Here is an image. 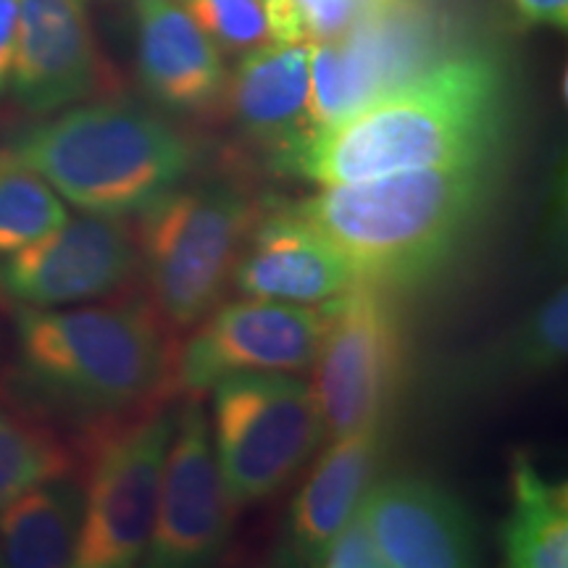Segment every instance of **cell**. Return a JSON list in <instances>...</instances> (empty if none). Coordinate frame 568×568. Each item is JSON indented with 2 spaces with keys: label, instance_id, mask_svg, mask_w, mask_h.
Wrapping results in <instances>:
<instances>
[{
  "label": "cell",
  "instance_id": "cell-4",
  "mask_svg": "<svg viewBox=\"0 0 568 568\" xmlns=\"http://www.w3.org/2000/svg\"><path fill=\"white\" fill-rule=\"evenodd\" d=\"M9 151L74 209L116 219L180 187L197 163L195 145L176 126L116 101L67 105Z\"/></svg>",
  "mask_w": 568,
  "mask_h": 568
},
{
  "label": "cell",
  "instance_id": "cell-9",
  "mask_svg": "<svg viewBox=\"0 0 568 568\" xmlns=\"http://www.w3.org/2000/svg\"><path fill=\"white\" fill-rule=\"evenodd\" d=\"M329 303L295 305L243 297L216 305L176 347L174 389L197 397L232 374H301L314 366Z\"/></svg>",
  "mask_w": 568,
  "mask_h": 568
},
{
  "label": "cell",
  "instance_id": "cell-25",
  "mask_svg": "<svg viewBox=\"0 0 568 568\" xmlns=\"http://www.w3.org/2000/svg\"><path fill=\"white\" fill-rule=\"evenodd\" d=\"M397 0H295L303 42L335 38L355 21Z\"/></svg>",
  "mask_w": 568,
  "mask_h": 568
},
{
  "label": "cell",
  "instance_id": "cell-1",
  "mask_svg": "<svg viewBox=\"0 0 568 568\" xmlns=\"http://www.w3.org/2000/svg\"><path fill=\"white\" fill-rule=\"evenodd\" d=\"M510 119L508 71L495 53L466 51L416 74L274 153L276 169L343 184L410 169L493 161Z\"/></svg>",
  "mask_w": 568,
  "mask_h": 568
},
{
  "label": "cell",
  "instance_id": "cell-22",
  "mask_svg": "<svg viewBox=\"0 0 568 568\" xmlns=\"http://www.w3.org/2000/svg\"><path fill=\"white\" fill-rule=\"evenodd\" d=\"M74 466V453L40 416L0 400V508Z\"/></svg>",
  "mask_w": 568,
  "mask_h": 568
},
{
  "label": "cell",
  "instance_id": "cell-17",
  "mask_svg": "<svg viewBox=\"0 0 568 568\" xmlns=\"http://www.w3.org/2000/svg\"><path fill=\"white\" fill-rule=\"evenodd\" d=\"M138 69L145 90L161 105L182 113H209L224 101L222 51L195 24L180 0H134Z\"/></svg>",
  "mask_w": 568,
  "mask_h": 568
},
{
  "label": "cell",
  "instance_id": "cell-3",
  "mask_svg": "<svg viewBox=\"0 0 568 568\" xmlns=\"http://www.w3.org/2000/svg\"><path fill=\"white\" fill-rule=\"evenodd\" d=\"M17 382L55 414L101 424L174 389L172 326L148 297L80 308H17Z\"/></svg>",
  "mask_w": 568,
  "mask_h": 568
},
{
  "label": "cell",
  "instance_id": "cell-11",
  "mask_svg": "<svg viewBox=\"0 0 568 568\" xmlns=\"http://www.w3.org/2000/svg\"><path fill=\"white\" fill-rule=\"evenodd\" d=\"M432 45V21L414 0L382 6L335 38L311 42L305 134L339 122L379 92L416 74L429 61Z\"/></svg>",
  "mask_w": 568,
  "mask_h": 568
},
{
  "label": "cell",
  "instance_id": "cell-5",
  "mask_svg": "<svg viewBox=\"0 0 568 568\" xmlns=\"http://www.w3.org/2000/svg\"><path fill=\"white\" fill-rule=\"evenodd\" d=\"M258 211L240 184L201 182L180 184L138 213L132 230L145 297L174 332L222 303Z\"/></svg>",
  "mask_w": 568,
  "mask_h": 568
},
{
  "label": "cell",
  "instance_id": "cell-15",
  "mask_svg": "<svg viewBox=\"0 0 568 568\" xmlns=\"http://www.w3.org/2000/svg\"><path fill=\"white\" fill-rule=\"evenodd\" d=\"M358 282L335 245L297 216L293 205L255 216L232 272L240 295L264 301L318 305L339 297Z\"/></svg>",
  "mask_w": 568,
  "mask_h": 568
},
{
  "label": "cell",
  "instance_id": "cell-19",
  "mask_svg": "<svg viewBox=\"0 0 568 568\" xmlns=\"http://www.w3.org/2000/svg\"><path fill=\"white\" fill-rule=\"evenodd\" d=\"M84 489L74 474L21 493L0 508V566L63 568L74 564Z\"/></svg>",
  "mask_w": 568,
  "mask_h": 568
},
{
  "label": "cell",
  "instance_id": "cell-28",
  "mask_svg": "<svg viewBox=\"0 0 568 568\" xmlns=\"http://www.w3.org/2000/svg\"><path fill=\"white\" fill-rule=\"evenodd\" d=\"M19 0H0V98L11 82L13 53H17Z\"/></svg>",
  "mask_w": 568,
  "mask_h": 568
},
{
  "label": "cell",
  "instance_id": "cell-26",
  "mask_svg": "<svg viewBox=\"0 0 568 568\" xmlns=\"http://www.w3.org/2000/svg\"><path fill=\"white\" fill-rule=\"evenodd\" d=\"M314 566H326V568H385L382 564L379 550H376V542L372 537V529H368L364 514H361V506L355 508V514L347 518L335 531V537L324 545V550L318 552Z\"/></svg>",
  "mask_w": 568,
  "mask_h": 568
},
{
  "label": "cell",
  "instance_id": "cell-13",
  "mask_svg": "<svg viewBox=\"0 0 568 568\" xmlns=\"http://www.w3.org/2000/svg\"><path fill=\"white\" fill-rule=\"evenodd\" d=\"M11 82L30 113L61 111L101 88V53L84 0H19Z\"/></svg>",
  "mask_w": 568,
  "mask_h": 568
},
{
  "label": "cell",
  "instance_id": "cell-10",
  "mask_svg": "<svg viewBox=\"0 0 568 568\" xmlns=\"http://www.w3.org/2000/svg\"><path fill=\"white\" fill-rule=\"evenodd\" d=\"M237 510L213 450L209 414L201 400L190 395L174 408L153 539L142 564L155 568L211 564L230 545Z\"/></svg>",
  "mask_w": 568,
  "mask_h": 568
},
{
  "label": "cell",
  "instance_id": "cell-2",
  "mask_svg": "<svg viewBox=\"0 0 568 568\" xmlns=\"http://www.w3.org/2000/svg\"><path fill=\"white\" fill-rule=\"evenodd\" d=\"M495 180V159L410 169L326 184L293 211L343 253L358 282L395 293L456 258L493 203Z\"/></svg>",
  "mask_w": 568,
  "mask_h": 568
},
{
  "label": "cell",
  "instance_id": "cell-20",
  "mask_svg": "<svg viewBox=\"0 0 568 568\" xmlns=\"http://www.w3.org/2000/svg\"><path fill=\"white\" fill-rule=\"evenodd\" d=\"M510 508L500 527L506 566L566 568L568 566V489L552 481L524 453L510 466Z\"/></svg>",
  "mask_w": 568,
  "mask_h": 568
},
{
  "label": "cell",
  "instance_id": "cell-27",
  "mask_svg": "<svg viewBox=\"0 0 568 568\" xmlns=\"http://www.w3.org/2000/svg\"><path fill=\"white\" fill-rule=\"evenodd\" d=\"M508 6L521 21L531 27H550L566 32L568 0H508Z\"/></svg>",
  "mask_w": 568,
  "mask_h": 568
},
{
  "label": "cell",
  "instance_id": "cell-6",
  "mask_svg": "<svg viewBox=\"0 0 568 568\" xmlns=\"http://www.w3.org/2000/svg\"><path fill=\"white\" fill-rule=\"evenodd\" d=\"M174 408L163 403L95 424L88 443L77 568H130L151 548Z\"/></svg>",
  "mask_w": 568,
  "mask_h": 568
},
{
  "label": "cell",
  "instance_id": "cell-7",
  "mask_svg": "<svg viewBox=\"0 0 568 568\" xmlns=\"http://www.w3.org/2000/svg\"><path fill=\"white\" fill-rule=\"evenodd\" d=\"M211 389L213 450L237 508L280 493L324 443L316 395L297 376L232 374Z\"/></svg>",
  "mask_w": 568,
  "mask_h": 568
},
{
  "label": "cell",
  "instance_id": "cell-21",
  "mask_svg": "<svg viewBox=\"0 0 568 568\" xmlns=\"http://www.w3.org/2000/svg\"><path fill=\"white\" fill-rule=\"evenodd\" d=\"M568 353V290L566 284L542 297L479 366L481 379L524 382L556 372Z\"/></svg>",
  "mask_w": 568,
  "mask_h": 568
},
{
  "label": "cell",
  "instance_id": "cell-29",
  "mask_svg": "<svg viewBox=\"0 0 568 568\" xmlns=\"http://www.w3.org/2000/svg\"><path fill=\"white\" fill-rule=\"evenodd\" d=\"M261 3H264V9H266L274 40L303 42L301 27H297L295 0H261Z\"/></svg>",
  "mask_w": 568,
  "mask_h": 568
},
{
  "label": "cell",
  "instance_id": "cell-23",
  "mask_svg": "<svg viewBox=\"0 0 568 568\" xmlns=\"http://www.w3.org/2000/svg\"><path fill=\"white\" fill-rule=\"evenodd\" d=\"M69 219L63 197L11 151H0V255L34 243Z\"/></svg>",
  "mask_w": 568,
  "mask_h": 568
},
{
  "label": "cell",
  "instance_id": "cell-12",
  "mask_svg": "<svg viewBox=\"0 0 568 568\" xmlns=\"http://www.w3.org/2000/svg\"><path fill=\"white\" fill-rule=\"evenodd\" d=\"M134 274L132 226L116 216L88 213L0 255V301L13 308L80 305L119 293Z\"/></svg>",
  "mask_w": 568,
  "mask_h": 568
},
{
  "label": "cell",
  "instance_id": "cell-24",
  "mask_svg": "<svg viewBox=\"0 0 568 568\" xmlns=\"http://www.w3.org/2000/svg\"><path fill=\"white\" fill-rule=\"evenodd\" d=\"M182 6L219 51L240 55L274 40L261 0H182Z\"/></svg>",
  "mask_w": 568,
  "mask_h": 568
},
{
  "label": "cell",
  "instance_id": "cell-18",
  "mask_svg": "<svg viewBox=\"0 0 568 568\" xmlns=\"http://www.w3.org/2000/svg\"><path fill=\"white\" fill-rule=\"evenodd\" d=\"M311 42L272 40L243 53L226 80V103L243 134L284 151L308 132Z\"/></svg>",
  "mask_w": 568,
  "mask_h": 568
},
{
  "label": "cell",
  "instance_id": "cell-16",
  "mask_svg": "<svg viewBox=\"0 0 568 568\" xmlns=\"http://www.w3.org/2000/svg\"><path fill=\"white\" fill-rule=\"evenodd\" d=\"M387 447V418L332 437V443L297 489L284 529V564L314 566L324 545L361 506L379 479Z\"/></svg>",
  "mask_w": 568,
  "mask_h": 568
},
{
  "label": "cell",
  "instance_id": "cell-14",
  "mask_svg": "<svg viewBox=\"0 0 568 568\" xmlns=\"http://www.w3.org/2000/svg\"><path fill=\"white\" fill-rule=\"evenodd\" d=\"M385 568L477 564V529L458 497L424 477L376 479L361 500Z\"/></svg>",
  "mask_w": 568,
  "mask_h": 568
},
{
  "label": "cell",
  "instance_id": "cell-8",
  "mask_svg": "<svg viewBox=\"0 0 568 568\" xmlns=\"http://www.w3.org/2000/svg\"><path fill=\"white\" fill-rule=\"evenodd\" d=\"M406 318L393 290L355 282L332 301L314 358V389L324 432L347 435L389 416L406 368Z\"/></svg>",
  "mask_w": 568,
  "mask_h": 568
}]
</instances>
